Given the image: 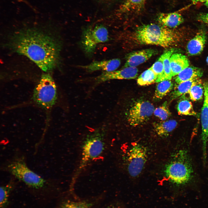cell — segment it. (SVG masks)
Instances as JSON below:
<instances>
[{
	"label": "cell",
	"instance_id": "obj_20",
	"mask_svg": "<svg viewBox=\"0 0 208 208\" xmlns=\"http://www.w3.org/2000/svg\"><path fill=\"white\" fill-rule=\"evenodd\" d=\"M202 82V81L200 78H198L177 84L171 94V100H173L183 95L188 93L193 86Z\"/></svg>",
	"mask_w": 208,
	"mask_h": 208
},
{
	"label": "cell",
	"instance_id": "obj_21",
	"mask_svg": "<svg viewBox=\"0 0 208 208\" xmlns=\"http://www.w3.org/2000/svg\"><path fill=\"white\" fill-rule=\"evenodd\" d=\"M173 87V84L171 80H166L159 82L156 87L153 100L158 101L161 99L171 91Z\"/></svg>",
	"mask_w": 208,
	"mask_h": 208
},
{
	"label": "cell",
	"instance_id": "obj_3",
	"mask_svg": "<svg viewBox=\"0 0 208 208\" xmlns=\"http://www.w3.org/2000/svg\"><path fill=\"white\" fill-rule=\"evenodd\" d=\"M135 39L139 43L154 45L168 48L175 44L178 35L174 31L160 25L154 23L139 27L135 33Z\"/></svg>",
	"mask_w": 208,
	"mask_h": 208
},
{
	"label": "cell",
	"instance_id": "obj_32",
	"mask_svg": "<svg viewBox=\"0 0 208 208\" xmlns=\"http://www.w3.org/2000/svg\"><path fill=\"white\" fill-rule=\"evenodd\" d=\"M106 208H118L117 207L114 206H110Z\"/></svg>",
	"mask_w": 208,
	"mask_h": 208
},
{
	"label": "cell",
	"instance_id": "obj_6",
	"mask_svg": "<svg viewBox=\"0 0 208 208\" xmlns=\"http://www.w3.org/2000/svg\"><path fill=\"white\" fill-rule=\"evenodd\" d=\"M7 169L18 179L31 187L39 188L45 183L43 179L27 167L23 159L14 160L7 166Z\"/></svg>",
	"mask_w": 208,
	"mask_h": 208
},
{
	"label": "cell",
	"instance_id": "obj_9",
	"mask_svg": "<svg viewBox=\"0 0 208 208\" xmlns=\"http://www.w3.org/2000/svg\"><path fill=\"white\" fill-rule=\"evenodd\" d=\"M154 110L153 105L148 101L140 100L136 101L126 113L127 121L133 126L142 124L149 120Z\"/></svg>",
	"mask_w": 208,
	"mask_h": 208
},
{
	"label": "cell",
	"instance_id": "obj_34",
	"mask_svg": "<svg viewBox=\"0 0 208 208\" xmlns=\"http://www.w3.org/2000/svg\"><path fill=\"white\" fill-rule=\"evenodd\" d=\"M105 0L109 1H111V0Z\"/></svg>",
	"mask_w": 208,
	"mask_h": 208
},
{
	"label": "cell",
	"instance_id": "obj_12",
	"mask_svg": "<svg viewBox=\"0 0 208 208\" xmlns=\"http://www.w3.org/2000/svg\"><path fill=\"white\" fill-rule=\"evenodd\" d=\"M157 50L148 49L136 51L129 53L126 57L124 67H136L146 62L152 56L157 53Z\"/></svg>",
	"mask_w": 208,
	"mask_h": 208
},
{
	"label": "cell",
	"instance_id": "obj_11",
	"mask_svg": "<svg viewBox=\"0 0 208 208\" xmlns=\"http://www.w3.org/2000/svg\"><path fill=\"white\" fill-rule=\"evenodd\" d=\"M203 85L204 100L201 114V121L203 159L204 161H205L206 158L207 144L208 141V81L204 83Z\"/></svg>",
	"mask_w": 208,
	"mask_h": 208
},
{
	"label": "cell",
	"instance_id": "obj_1",
	"mask_svg": "<svg viewBox=\"0 0 208 208\" xmlns=\"http://www.w3.org/2000/svg\"><path fill=\"white\" fill-rule=\"evenodd\" d=\"M10 44L14 51L27 57L45 72L53 69L58 62L57 42L42 31L33 29L21 31L14 35Z\"/></svg>",
	"mask_w": 208,
	"mask_h": 208
},
{
	"label": "cell",
	"instance_id": "obj_18",
	"mask_svg": "<svg viewBox=\"0 0 208 208\" xmlns=\"http://www.w3.org/2000/svg\"><path fill=\"white\" fill-rule=\"evenodd\" d=\"M203 75V71L200 68L194 66H188L177 75L175 81L177 84L186 81L200 78Z\"/></svg>",
	"mask_w": 208,
	"mask_h": 208
},
{
	"label": "cell",
	"instance_id": "obj_28",
	"mask_svg": "<svg viewBox=\"0 0 208 208\" xmlns=\"http://www.w3.org/2000/svg\"><path fill=\"white\" fill-rule=\"evenodd\" d=\"M12 187V185L9 184L0 187V208H4L7 203L9 193Z\"/></svg>",
	"mask_w": 208,
	"mask_h": 208
},
{
	"label": "cell",
	"instance_id": "obj_23",
	"mask_svg": "<svg viewBox=\"0 0 208 208\" xmlns=\"http://www.w3.org/2000/svg\"><path fill=\"white\" fill-rule=\"evenodd\" d=\"M177 108L179 115L195 116L196 114L192 103L185 98H182L179 100Z\"/></svg>",
	"mask_w": 208,
	"mask_h": 208
},
{
	"label": "cell",
	"instance_id": "obj_10",
	"mask_svg": "<svg viewBox=\"0 0 208 208\" xmlns=\"http://www.w3.org/2000/svg\"><path fill=\"white\" fill-rule=\"evenodd\" d=\"M138 71L136 67H129L111 72H103L95 77V83L97 85L111 80L134 79L137 77Z\"/></svg>",
	"mask_w": 208,
	"mask_h": 208
},
{
	"label": "cell",
	"instance_id": "obj_19",
	"mask_svg": "<svg viewBox=\"0 0 208 208\" xmlns=\"http://www.w3.org/2000/svg\"><path fill=\"white\" fill-rule=\"evenodd\" d=\"M177 122L174 120H170L160 122H155L153 125L155 131L160 137H168L176 127Z\"/></svg>",
	"mask_w": 208,
	"mask_h": 208
},
{
	"label": "cell",
	"instance_id": "obj_7",
	"mask_svg": "<svg viewBox=\"0 0 208 208\" xmlns=\"http://www.w3.org/2000/svg\"><path fill=\"white\" fill-rule=\"evenodd\" d=\"M109 32L107 29L102 25L89 27L82 33L81 45L84 51L88 54L93 53L98 44L109 40Z\"/></svg>",
	"mask_w": 208,
	"mask_h": 208
},
{
	"label": "cell",
	"instance_id": "obj_8",
	"mask_svg": "<svg viewBox=\"0 0 208 208\" xmlns=\"http://www.w3.org/2000/svg\"><path fill=\"white\" fill-rule=\"evenodd\" d=\"M148 156L146 147L140 144H133L128 151L126 161L127 170L133 177L138 176L142 172Z\"/></svg>",
	"mask_w": 208,
	"mask_h": 208
},
{
	"label": "cell",
	"instance_id": "obj_24",
	"mask_svg": "<svg viewBox=\"0 0 208 208\" xmlns=\"http://www.w3.org/2000/svg\"><path fill=\"white\" fill-rule=\"evenodd\" d=\"M157 76L154 73L151 67L144 71L138 77V84L141 86L148 85L156 82Z\"/></svg>",
	"mask_w": 208,
	"mask_h": 208
},
{
	"label": "cell",
	"instance_id": "obj_33",
	"mask_svg": "<svg viewBox=\"0 0 208 208\" xmlns=\"http://www.w3.org/2000/svg\"><path fill=\"white\" fill-rule=\"evenodd\" d=\"M206 62H207V63L208 64V56L207 57V59H206Z\"/></svg>",
	"mask_w": 208,
	"mask_h": 208
},
{
	"label": "cell",
	"instance_id": "obj_2",
	"mask_svg": "<svg viewBox=\"0 0 208 208\" xmlns=\"http://www.w3.org/2000/svg\"><path fill=\"white\" fill-rule=\"evenodd\" d=\"M106 130L104 128H98L88 134L81 145L80 160L73 178L75 181L88 164L103 154L106 148Z\"/></svg>",
	"mask_w": 208,
	"mask_h": 208
},
{
	"label": "cell",
	"instance_id": "obj_17",
	"mask_svg": "<svg viewBox=\"0 0 208 208\" xmlns=\"http://www.w3.org/2000/svg\"><path fill=\"white\" fill-rule=\"evenodd\" d=\"M172 75H178L181 71L188 67L189 61L186 57L181 53H173L170 58Z\"/></svg>",
	"mask_w": 208,
	"mask_h": 208
},
{
	"label": "cell",
	"instance_id": "obj_27",
	"mask_svg": "<svg viewBox=\"0 0 208 208\" xmlns=\"http://www.w3.org/2000/svg\"><path fill=\"white\" fill-rule=\"evenodd\" d=\"M151 67L157 76L156 83L159 82L164 71L163 57L162 55Z\"/></svg>",
	"mask_w": 208,
	"mask_h": 208
},
{
	"label": "cell",
	"instance_id": "obj_29",
	"mask_svg": "<svg viewBox=\"0 0 208 208\" xmlns=\"http://www.w3.org/2000/svg\"><path fill=\"white\" fill-rule=\"evenodd\" d=\"M92 205L90 203L86 201H68L63 205L62 208H91Z\"/></svg>",
	"mask_w": 208,
	"mask_h": 208
},
{
	"label": "cell",
	"instance_id": "obj_14",
	"mask_svg": "<svg viewBox=\"0 0 208 208\" xmlns=\"http://www.w3.org/2000/svg\"><path fill=\"white\" fill-rule=\"evenodd\" d=\"M207 40L206 33L200 30L188 42L187 46V53L190 55H198L203 51Z\"/></svg>",
	"mask_w": 208,
	"mask_h": 208
},
{
	"label": "cell",
	"instance_id": "obj_22",
	"mask_svg": "<svg viewBox=\"0 0 208 208\" xmlns=\"http://www.w3.org/2000/svg\"><path fill=\"white\" fill-rule=\"evenodd\" d=\"M174 52L173 49L166 50L162 54L163 57L164 67L163 74L160 82L166 80H171L172 76V74L170 63V58Z\"/></svg>",
	"mask_w": 208,
	"mask_h": 208
},
{
	"label": "cell",
	"instance_id": "obj_25",
	"mask_svg": "<svg viewBox=\"0 0 208 208\" xmlns=\"http://www.w3.org/2000/svg\"><path fill=\"white\" fill-rule=\"evenodd\" d=\"M153 114L161 120H165L167 119L171 115L167 102L165 101L160 106L155 109Z\"/></svg>",
	"mask_w": 208,
	"mask_h": 208
},
{
	"label": "cell",
	"instance_id": "obj_13",
	"mask_svg": "<svg viewBox=\"0 0 208 208\" xmlns=\"http://www.w3.org/2000/svg\"><path fill=\"white\" fill-rule=\"evenodd\" d=\"M121 61L118 58H114L99 61H95L90 64L79 66V67L89 72L98 70L109 72L116 70L120 66Z\"/></svg>",
	"mask_w": 208,
	"mask_h": 208
},
{
	"label": "cell",
	"instance_id": "obj_4",
	"mask_svg": "<svg viewBox=\"0 0 208 208\" xmlns=\"http://www.w3.org/2000/svg\"><path fill=\"white\" fill-rule=\"evenodd\" d=\"M164 172L172 182L183 184L189 181L192 177L193 169L187 151L181 150L176 153L165 166Z\"/></svg>",
	"mask_w": 208,
	"mask_h": 208
},
{
	"label": "cell",
	"instance_id": "obj_31",
	"mask_svg": "<svg viewBox=\"0 0 208 208\" xmlns=\"http://www.w3.org/2000/svg\"><path fill=\"white\" fill-rule=\"evenodd\" d=\"M192 3L194 4L201 3L208 6V0H193Z\"/></svg>",
	"mask_w": 208,
	"mask_h": 208
},
{
	"label": "cell",
	"instance_id": "obj_16",
	"mask_svg": "<svg viewBox=\"0 0 208 208\" xmlns=\"http://www.w3.org/2000/svg\"><path fill=\"white\" fill-rule=\"evenodd\" d=\"M146 0H125L118 12L125 15L139 13L143 9Z\"/></svg>",
	"mask_w": 208,
	"mask_h": 208
},
{
	"label": "cell",
	"instance_id": "obj_30",
	"mask_svg": "<svg viewBox=\"0 0 208 208\" xmlns=\"http://www.w3.org/2000/svg\"><path fill=\"white\" fill-rule=\"evenodd\" d=\"M198 20L207 25L208 26V13H203L199 14L198 16Z\"/></svg>",
	"mask_w": 208,
	"mask_h": 208
},
{
	"label": "cell",
	"instance_id": "obj_15",
	"mask_svg": "<svg viewBox=\"0 0 208 208\" xmlns=\"http://www.w3.org/2000/svg\"><path fill=\"white\" fill-rule=\"evenodd\" d=\"M160 25L168 28H175L184 21L182 15L178 12L161 13L157 17Z\"/></svg>",
	"mask_w": 208,
	"mask_h": 208
},
{
	"label": "cell",
	"instance_id": "obj_5",
	"mask_svg": "<svg viewBox=\"0 0 208 208\" xmlns=\"http://www.w3.org/2000/svg\"><path fill=\"white\" fill-rule=\"evenodd\" d=\"M57 96V88L52 78L49 74L42 75L34 90L33 100L40 106L48 109L55 104Z\"/></svg>",
	"mask_w": 208,
	"mask_h": 208
},
{
	"label": "cell",
	"instance_id": "obj_26",
	"mask_svg": "<svg viewBox=\"0 0 208 208\" xmlns=\"http://www.w3.org/2000/svg\"><path fill=\"white\" fill-rule=\"evenodd\" d=\"M204 93V90L202 82L193 86L188 92L190 99L194 101L202 99Z\"/></svg>",
	"mask_w": 208,
	"mask_h": 208
}]
</instances>
